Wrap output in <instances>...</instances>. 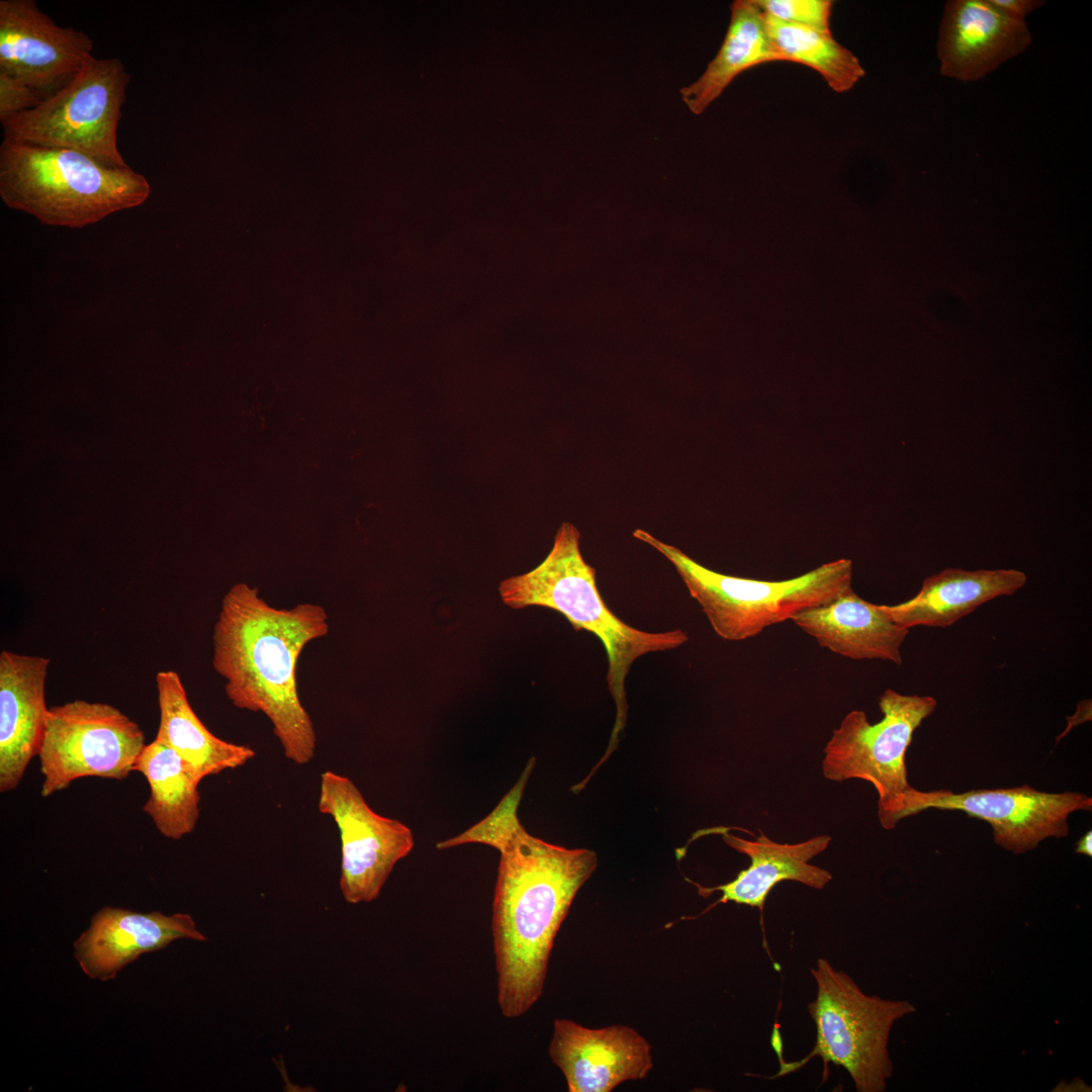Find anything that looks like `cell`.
<instances>
[{
	"label": "cell",
	"instance_id": "6da1fadb",
	"mask_svg": "<svg viewBox=\"0 0 1092 1092\" xmlns=\"http://www.w3.org/2000/svg\"><path fill=\"white\" fill-rule=\"evenodd\" d=\"M528 778L523 771L481 821L437 843H481L499 852L491 930L497 1004L507 1018L524 1015L542 996L554 939L599 862L593 850L552 844L524 828L517 811Z\"/></svg>",
	"mask_w": 1092,
	"mask_h": 1092
},
{
	"label": "cell",
	"instance_id": "7a4b0ae2",
	"mask_svg": "<svg viewBox=\"0 0 1092 1092\" xmlns=\"http://www.w3.org/2000/svg\"><path fill=\"white\" fill-rule=\"evenodd\" d=\"M329 629L322 606L275 608L246 582L224 594L213 628L212 666L225 679L228 699L239 709L264 714L285 757L300 765L314 757L316 734L299 699L297 661Z\"/></svg>",
	"mask_w": 1092,
	"mask_h": 1092
},
{
	"label": "cell",
	"instance_id": "3957f363",
	"mask_svg": "<svg viewBox=\"0 0 1092 1092\" xmlns=\"http://www.w3.org/2000/svg\"><path fill=\"white\" fill-rule=\"evenodd\" d=\"M579 541L577 528L563 523L545 559L529 572L504 579L498 590L503 603L512 609L554 610L575 631H587L602 641L608 659L607 685L616 706L615 724L603 760L616 749L626 725L625 681L634 661L651 652L675 649L689 640V635L681 629L647 632L619 619L604 602L597 585V570L583 559Z\"/></svg>",
	"mask_w": 1092,
	"mask_h": 1092
},
{
	"label": "cell",
	"instance_id": "277c9868",
	"mask_svg": "<svg viewBox=\"0 0 1092 1092\" xmlns=\"http://www.w3.org/2000/svg\"><path fill=\"white\" fill-rule=\"evenodd\" d=\"M147 178L74 150L4 139L0 147V196L12 209L41 223L80 229L143 204Z\"/></svg>",
	"mask_w": 1092,
	"mask_h": 1092
},
{
	"label": "cell",
	"instance_id": "5b68a950",
	"mask_svg": "<svg viewBox=\"0 0 1092 1092\" xmlns=\"http://www.w3.org/2000/svg\"><path fill=\"white\" fill-rule=\"evenodd\" d=\"M633 537L662 554L698 602L714 632L742 641L809 608L852 590V561L839 558L797 577L760 580L723 574L698 563L679 548L636 529Z\"/></svg>",
	"mask_w": 1092,
	"mask_h": 1092
},
{
	"label": "cell",
	"instance_id": "8992f818",
	"mask_svg": "<svg viewBox=\"0 0 1092 1092\" xmlns=\"http://www.w3.org/2000/svg\"><path fill=\"white\" fill-rule=\"evenodd\" d=\"M936 705L933 697L888 689L879 699L883 714L879 722L872 724L863 711L852 710L824 748V777L833 782L859 779L871 783L879 796L880 823L887 830L921 812L924 792L908 783L905 755L915 730Z\"/></svg>",
	"mask_w": 1092,
	"mask_h": 1092
},
{
	"label": "cell",
	"instance_id": "52a82bcc",
	"mask_svg": "<svg viewBox=\"0 0 1092 1092\" xmlns=\"http://www.w3.org/2000/svg\"><path fill=\"white\" fill-rule=\"evenodd\" d=\"M817 995L808 1005L816 1044L808 1059L821 1057L843 1067L858 1092H883L894 1068L888 1050L894 1023L916 1011L906 1000L870 996L825 959L811 969Z\"/></svg>",
	"mask_w": 1092,
	"mask_h": 1092
},
{
	"label": "cell",
	"instance_id": "ba28073f",
	"mask_svg": "<svg viewBox=\"0 0 1092 1092\" xmlns=\"http://www.w3.org/2000/svg\"><path fill=\"white\" fill-rule=\"evenodd\" d=\"M129 81L119 59L91 57L57 93L1 122L4 139L74 150L109 167H129L117 146Z\"/></svg>",
	"mask_w": 1092,
	"mask_h": 1092
},
{
	"label": "cell",
	"instance_id": "9c48e42d",
	"mask_svg": "<svg viewBox=\"0 0 1092 1092\" xmlns=\"http://www.w3.org/2000/svg\"><path fill=\"white\" fill-rule=\"evenodd\" d=\"M145 746L141 727L110 704L75 700L51 707L37 755L40 794L49 797L85 777L123 780Z\"/></svg>",
	"mask_w": 1092,
	"mask_h": 1092
},
{
	"label": "cell",
	"instance_id": "30bf717a",
	"mask_svg": "<svg viewBox=\"0 0 1092 1092\" xmlns=\"http://www.w3.org/2000/svg\"><path fill=\"white\" fill-rule=\"evenodd\" d=\"M317 806L340 832L344 899L350 904L372 902L394 866L412 851V830L373 811L349 778L331 770L321 776Z\"/></svg>",
	"mask_w": 1092,
	"mask_h": 1092
},
{
	"label": "cell",
	"instance_id": "8fae6325",
	"mask_svg": "<svg viewBox=\"0 0 1092 1092\" xmlns=\"http://www.w3.org/2000/svg\"><path fill=\"white\" fill-rule=\"evenodd\" d=\"M927 809L962 811L986 821L996 844L1017 854L1046 838L1067 836L1069 816L1090 811L1092 799L1074 792H1040L1026 785L964 793L936 790L924 793L921 810Z\"/></svg>",
	"mask_w": 1092,
	"mask_h": 1092
},
{
	"label": "cell",
	"instance_id": "7c38bea8",
	"mask_svg": "<svg viewBox=\"0 0 1092 1092\" xmlns=\"http://www.w3.org/2000/svg\"><path fill=\"white\" fill-rule=\"evenodd\" d=\"M92 49L85 32L57 25L35 1H0V69L43 100L78 74Z\"/></svg>",
	"mask_w": 1092,
	"mask_h": 1092
},
{
	"label": "cell",
	"instance_id": "4fadbf2b",
	"mask_svg": "<svg viewBox=\"0 0 1092 1092\" xmlns=\"http://www.w3.org/2000/svg\"><path fill=\"white\" fill-rule=\"evenodd\" d=\"M651 1044L636 1029L615 1024L588 1028L568 1018L553 1022L548 1054L569 1092H611L645 1079L653 1067Z\"/></svg>",
	"mask_w": 1092,
	"mask_h": 1092
},
{
	"label": "cell",
	"instance_id": "5bb4252c",
	"mask_svg": "<svg viewBox=\"0 0 1092 1092\" xmlns=\"http://www.w3.org/2000/svg\"><path fill=\"white\" fill-rule=\"evenodd\" d=\"M1031 40L1024 20L1006 15L990 0H950L939 25V71L959 81H977L1022 54Z\"/></svg>",
	"mask_w": 1092,
	"mask_h": 1092
},
{
	"label": "cell",
	"instance_id": "9a60e30c",
	"mask_svg": "<svg viewBox=\"0 0 1092 1092\" xmlns=\"http://www.w3.org/2000/svg\"><path fill=\"white\" fill-rule=\"evenodd\" d=\"M50 659L0 653V791L14 790L38 755L49 708L46 681Z\"/></svg>",
	"mask_w": 1092,
	"mask_h": 1092
},
{
	"label": "cell",
	"instance_id": "2e32d148",
	"mask_svg": "<svg viewBox=\"0 0 1092 1092\" xmlns=\"http://www.w3.org/2000/svg\"><path fill=\"white\" fill-rule=\"evenodd\" d=\"M180 938L206 941L189 914L138 913L104 907L76 940L75 957L83 972L103 981L145 952L166 947Z\"/></svg>",
	"mask_w": 1092,
	"mask_h": 1092
},
{
	"label": "cell",
	"instance_id": "e0dca14e",
	"mask_svg": "<svg viewBox=\"0 0 1092 1092\" xmlns=\"http://www.w3.org/2000/svg\"><path fill=\"white\" fill-rule=\"evenodd\" d=\"M755 840L737 837L726 828L720 829L724 841L735 850L749 856L750 864L734 880L716 887L698 888L707 897L720 891L722 897L714 904L734 902L763 909L765 899L772 888L783 881H795L816 890H822L832 879L831 874L810 864L809 860L824 851L831 837L818 835L799 843H778L761 831Z\"/></svg>",
	"mask_w": 1092,
	"mask_h": 1092
},
{
	"label": "cell",
	"instance_id": "ac0fdd59",
	"mask_svg": "<svg viewBox=\"0 0 1092 1092\" xmlns=\"http://www.w3.org/2000/svg\"><path fill=\"white\" fill-rule=\"evenodd\" d=\"M824 648L841 656L903 662L901 646L909 629L890 619L879 607L853 589L837 599L806 609L792 619Z\"/></svg>",
	"mask_w": 1092,
	"mask_h": 1092
},
{
	"label": "cell",
	"instance_id": "d6986e66",
	"mask_svg": "<svg viewBox=\"0 0 1092 1092\" xmlns=\"http://www.w3.org/2000/svg\"><path fill=\"white\" fill-rule=\"evenodd\" d=\"M1027 581L1017 569L965 570L948 567L926 577L920 590L898 605H879L899 626L947 627L981 605L1015 594Z\"/></svg>",
	"mask_w": 1092,
	"mask_h": 1092
},
{
	"label": "cell",
	"instance_id": "ffe728a7",
	"mask_svg": "<svg viewBox=\"0 0 1092 1092\" xmlns=\"http://www.w3.org/2000/svg\"><path fill=\"white\" fill-rule=\"evenodd\" d=\"M156 686L160 721L155 740L173 749L198 781L240 767L256 755L251 747L222 740L204 726L176 671H159Z\"/></svg>",
	"mask_w": 1092,
	"mask_h": 1092
},
{
	"label": "cell",
	"instance_id": "44dd1931",
	"mask_svg": "<svg viewBox=\"0 0 1092 1092\" xmlns=\"http://www.w3.org/2000/svg\"><path fill=\"white\" fill-rule=\"evenodd\" d=\"M724 40L704 73L680 89L682 101L701 114L741 73L755 66L782 62L768 37L764 13L755 0H736Z\"/></svg>",
	"mask_w": 1092,
	"mask_h": 1092
},
{
	"label": "cell",
	"instance_id": "7402d4cb",
	"mask_svg": "<svg viewBox=\"0 0 1092 1092\" xmlns=\"http://www.w3.org/2000/svg\"><path fill=\"white\" fill-rule=\"evenodd\" d=\"M134 770L150 787L143 810L165 837L178 840L191 833L200 814V781L170 747L152 741L140 754Z\"/></svg>",
	"mask_w": 1092,
	"mask_h": 1092
},
{
	"label": "cell",
	"instance_id": "603a6c76",
	"mask_svg": "<svg viewBox=\"0 0 1092 1092\" xmlns=\"http://www.w3.org/2000/svg\"><path fill=\"white\" fill-rule=\"evenodd\" d=\"M764 22L771 44L782 62L810 67L823 77L833 91H849L866 75L859 60L836 41L831 32L785 22L766 13Z\"/></svg>",
	"mask_w": 1092,
	"mask_h": 1092
},
{
	"label": "cell",
	"instance_id": "cb8c5ba5",
	"mask_svg": "<svg viewBox=\"0 0 1092 1092\" xmlns=\"http://www.w3.org/2000/svg\"><path fill=\"white\" fill-rule=\"evenodd\" d=\"M766 14L789 23L830 30L831 0H755Z\"/></svg>",
	"mask_w": 1092,
	"mask_h": 1092
},
{
	"label": "cell",
	"instance_id": "d4e9b609",
	"mask_svg": "<svg viewBox=\"0 0 1092 1092\" xmlns=\"http://www.w3.org/2000/svg\"><path fill=\"white\" fill-rule=\"evenodd\" d=\"M43 101L42 97L23 82L0 69V120L28 110Z\"/></svg>",
	"mask_w": 1092,
	"mask_h": 1092
},
{
	"label": "cell",
	"instance_id": "484cf974",
	"mask_svg": "<svg viewBox=\"0 0 1092 1092\" xmlns=\"http://www.w3.org/2000/svg\"><path fill=\"white\" fill-rule=\"evenodd\" d=\"M990 2L1006 15L1018 20H1024L1025 16L1045 3L1041 0H990Z\"/></svg>",
	"mask_w": 1092,
	"mask_h": 1092
},
{
	"label": "cell",
	"instance_id": "4316f807",
	"mask_svg": "<svg viewBox=\"0 0 1092 1092\" xmlns=\"http://www.w3.org/2000/svg\"><path fill=\"white\" fill-rule=\"evenodd\" d=\"M1076 853L1085 854L1087 856L1092 855V832L1089 830L1083 837L1077 842Z\"/></svg>",
	"mask_w": 1092,
	"mask_h": 1092
}]
</instances>
